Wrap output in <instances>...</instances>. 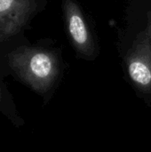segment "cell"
Masks as SVG:
<instances>
[{
  "instance_id": "1",
  "label": "cell",
  "mask_w": 151,
  "mask_h": 152,
  "mask_svg": "<svg viewBox=\"0 0 151 152\" xmlns=\"http://www.w3.org/2000/svg\"><path fill=\"white\" fill-rule=\"evenodd\" d=\"M8 58L16 74L37 92L49 90L59 76V61L51 51L22 46L12 52Z\"/></svg>"
},
{
  "instance_id": "2",
  "label": "cell",
  "mask_w": 151,
  "mask_h": 152,
  "mask_svg": "<svg viewBox=\"0 0 151 152\" xmlns=\"http://www.w3.org/2000/svg\"><path fill=\"white\" fill-rule=\"evenodd\" d=\"M129 77L143 92L151 90V12L147 26L137 37L126 56Z\"/></svg>"
},
{
  "instance_id": "3",
  "label": "cell",
  "mask_w": 151,
  "mask_h": 152,
  "mask_svg": "<svg viewBox=\"0 0 151 152\" xmlns=\"http://www.w3.org/2000/svg\"><path fill=\"white\" fill-rule=\"evenodd\" d=\"M36 10L35 0H0V42L19 34Z\"/></svg>"
},
{
  "instance_id": "4",
  "label": "cell",
  "mask_w": 151,
  "mask_h": 152,
  "mask_svg": "<svg viewBox=\"0 0 151 152\" xmlns=\"http://www.w3.org/2000/svg\"><path fill=\"white\" fill-rule=\"evenodd\" d=\"M63 12L67 32L73 45L79 53L92 56L93 40L79 6L73 0H63Z\"/></svg>"
}]
</instances>
